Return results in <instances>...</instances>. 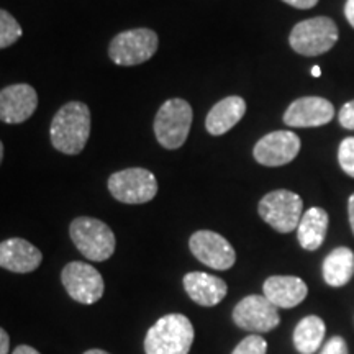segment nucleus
Returning a JSON list of instances; mask_svg holds the SVG:
<instances>
[{
	"mask_svg": "<svg viewBox=\"0 0 354 354\" xmlns=\"http://www.w3.org/2000/svg\"><path fill=\"white\" fill-rule=\"evenodd\" d=\"M50 135L57 151L76 156L91 136V110L77 100L63 105L53 118Z\"/></svg>",
	"mask_w": 354,
	"mask_h": 354,
	"instance_id": "nucleus-1",
	"label": "nucleus"
},
{
	"mask_svg": "<svg viewBox=\"0 0 354 354\" xmlns=\"http://www.w3.org/2000/svg\"><path fill=\"white\" fill-rule=\"evenodd\" d=\"M192 322L183 313H169L161 317L148 330L145 338L146 354H189L192 348Z\"/></svg>",
	"mask_w": 354,
	"mask_h": 354,
	"instance_id": "nucleus-2",
	"label": "nucleus"
},
{
	"mask_svg": "<svg viewBox=\"0 0 354 354\" xmlns=\"http://www.w3.org/2000/svg\"><path fill=\"white\" fill-rule=\"evenodd\" d=\"M71 240L82 256L88 261H107L115 253V234L107 223L91 218V216H79L69 227Z\"/></svg>",
	"mask_w": 354,
	"mask_h": 354,
	"instance_id": "nucleus-3",
	"label": "nucleus"
},
{
	"mask_svg": "<svg viewBox=\"0 0 354 354\" xmlns=\"http://www.w3.org/2000/svg\"><path fill=\"white\" fill-rule=\"evenodd\" d=\"M192 107L187 100L169 99L161 105L154 118V135L166 149L180 148L192 127Z\"/></svg>",
	"mask_w": 354,
	"mask_h": 354,
	"instance_id": "nucleus-4",
	"label": "nucleus"
},
{
	"mask_svg": "<svg viewBox=\"0 0 354 354\" xmlns=\"http://www.w3.org/2000/svg\"><path fill=\"white\" fill-rule=\"evenodd\" d=\"M338 26L330 17H315L300 21L292 28L289 43L302 56H320L328 53L338 41Z\"/></svg>",
	"mask_w": 354,
	"mask_h": 354,
	"instance_id": "nucleus-5",
	"label": "nucleus"
},
{
	"mask_svg": "<svg viewBox=\"0 0 354 354\" xmlns=\"http://www.w3.org/2000/svg\"><path fill=\"white\" fill-rule=\"evenodd\" d=\"M302 209L304 202L300 196L286 189L266 194L258 205L261 218L279 233H290L297 230L302 218Z\"/></svg>",
	"mask_w": 354,
	"mask_h": 354,
	"instance_id": "nucleus-6",
	"label": "nucleus"
},
{
	"mask_svg": "<svg viewBox=\"0 0 354 354\" xmlns=\"http://www.w3.org/2000/svg\"><path fill=\"white\" fill-rule=\"evenodd\" d=\"M158 35L149 28L122 32L110 41L109 56L118 66H138L149 61L158 51Z\"/></svg>",
	"mask_w": 354,
	"mask_h": 354,
	"instance_id": "nucleus-7",
	"label": "nucleus"
},
{
	"mask_svg": "<svg viewBox=\"0 0 354 354\" xmlns=\"http://www.w3.org/2000/svg\"><path fill=\"white\" fill-rule=\"evenodd\" d=\"M109 190L118 202L138 205L156 197L158 183L151 171L143 167H130L110 176Z\"/></svg>",
	"mask_w": 354,
	"mask_h": 354,
	"instance_id": "nucleus-8",
	"label": "nucleus"
},
{
	"mask_svg": "<svg viewBox=\"0 0 354 354\" xmlns=\"http://www.w3.org/2000/svg\"><path fill=\"white\" fill-rule=\"evenodd\" d=\"M61 281L69 297L84 305L95 304L102 299L105 290L102 274L94 266L81 263V261L66 264L61 272Z\"/></svg>",
	"mask_w": 354,
	"mask_h": 354,
	"instance_id": "nucleus-9",
	"label": "nucleus"
},
{
	"mask_svg": "<svg viewBox=\"0 0 354 354\" xmlns=\"http://www.w3.org/2000/svg\"><path fill=\"white\" fill-rule=\"evenodd\" d=\"M233 322L241 330L268 333L281 323L279 310L264 295H248L233 308Z\"/></svg>",
	"mask_w": 354,
	"mask_h": 354,
	"instance_id": "nucleus-10",
	"label": "nucleus"
},
{
	"mask_svg": "<svg viewBox=\"0 0 354 354\" xmlns=\"http://www.w3.org/2000/svg\"><path fill=\"white\" fill-rule=\"evenodd\" d=\"M189 248L202 264L216 271H227L233 268L236 261V253L227 238L210 230H201L194 233L189 240Z\"/></svg>",
	"mask_w": 354,
	"mask_h": 354,
	"instance_id": "nucleus-11",
	"label": "nucleus"
},
{
	"mask_svg": "<svg viewBox=\"0 0 354 354\" xmlns=\"http://www.w3.org/2000/svg\"><path fill=\"white\" fill-rule=\"evenodd\" d=\"M300 138L294 131L279 130L266 135L256 143L253 156L261 166L279 167L289 165L300 153Z\"/></svg>",
	"mask_w": 354,
	"mask_h": 354,
	"instance_id": "nucleus-12",
	"label": "nucleus"
},
{
	"mask_svg": "<svg viewBox=\"0 0 354 354\" xmlns=\"http://www.w3.org/2000/svg\"><path fill=\"white\" fill-rule=\"evenodd\" d=\"M37 107L38 94L28 84H13L0 91V122L8 125L24 123Z\"/></svg>",
	"mask_w": 354,
	"mask_h": 354,
	"instance_id": "nucleus-13",
	"label": "nucleus"
},
{
	"mask_svg": "<svg viewBox=\"0 0 354 354\" xmlns=\"http://www.w3.org/2000/svg\"><path fill=\"white\" fill-rule=\"evenodd\" d=\"M335 117V107L323 97H300L287 107L284 123L294 128H315L330 123Z\"/></svg>",
	"mask_w": 354,
	"mask_h": 354,
	"instance_id": "nucleus-14",
	"label": "nucleus"
},
{
	"mask_svg": "<svg viewBox=\"0 0 354 354\" xmlns=\"http://www.w3.org/2000/svg\"><path fill=\"white\" fill-rule=\"evenodd\" d=\"M41 251L24 238H10L0 243V268L10 272L28 274L39 268Z\"/></svg>",
	"mask_w": 354,
	"mask_h": 354,
	"instance_id": "nucleus-15",
	"label": "nucleus"
},
{
	"mask_svg": "<svg viewBox=\"0 0 354 354\" xmlns=\"http://www.w3.org/2000/svg\"><path fill=\"white\" fill-rule=\"evenodd\" d=\"M264 297L277 308H294L307 297L308 287L300 277L295 276H272L266 279Z\"/></svg>",
	"mask_w": 354,
	"mask_h": 354,
	"instance_id": "nucleus-16",
	"label": "nucleus"
},
{
	"mask_svg": "<svg viewBox=\"0 0 354 354\" xmlns=\"http://www.w3.org/2000/svg\"><path fill=\"white\" fill-rule=\"evenodd\" d=\"M184 289L202 307H215L227 297L228 286L223 279L207 272H189L183 279Z\"/></svg>",
	"mask_w": 354,
	"mask_h": 354,
	"instance_id": "nucleus-17",
	"label": "nucleus"
},
{
	"mask_svg": "<svg viewBox=\"0 0 354 354\" xmlns=\"http://www.w3.org/2000/svg\"><path fill=\"white\" fill-rule=\"evenodd\" d=\"M246 102L238 95L227 97L215 104L205 118V128L210 135L220 136L232 130L245 117Z\"/></svg>",
	"mask_w": 354,
	"mask_h": 354,
	"instance_id": "nucleus-18",
	"label": "nucleus"
},
{
	"mask_svg": "<svg viewBox=\"0 0 354 354\" xmlns=\"http://www.w3.org/2000/svg\"><path fill=\"white\" fill-rule=\"evenodd\" d=\"M328 232V214L322 207H312L300 218L297 238L300 246L307 251H317L323 245Z\"/></svg>",
	"mask_w": 354,
	"mask_h": 354,
	"instance_id": "nucleus-19",
	"label": "nucleus"
},
{
	"mask_svg": "<svg viewBox=\"0 0 354 354\" xmlns=\"http://www.w3.org/2000/svg\"><path fill=\"white\" fill-rule=\"evenodd\" d=\"M354 276V253L346 246L335 248L323 261V279L331 287H343Z\"/></svg>",
	"mask_w": 354,
	"mask_h": 354,
	"instance_id": "nucleus-20",
	"label": "nucleus"
},
{
	"mask_svg": "<svg viewBox=\"0 0 354 354\" xmlns=\"http://www.w3.org/2000/svg\"><path fill=\"white\" fill-rule=\"evenodd\" d=\"M325 322L317 315H308L297 323L294 330V346L300 354H313L318 351L325 338Z\"/></svg>",
	"mask_w": 354,
	"mask_h": 354,
	"instance_id": "nucleus-21",
	"label": "nucleus"
},
{
	"mask_svg": "<svg viewBox=\"0 0 354 354\" xmlns=\"http://www.w3.org/2000/svg\"><path fill=\"white\" fill-rule=\"evenodd\" d=\"M21 35H24V32H21V26L15 20V17L0 8V50L19 41Z\"/></svg>",
	"mask_w": 354,
	"mask_h": 354,
	"instance_id": "nucleus-22",
	"label": "nucleus"
},
{
	"mask_svg": "<svg viewBox=\"0 0 354 354\" xmlns=\"http://www.w3.org/2000/svg\"><path fill=\"white\" fill-rule=\"evenodd\" d=\"M338 161L342 169L354 179V136H348L338 148Z\"/></svg>",
	"mask_w": 354,
	"mask_h": 354,
	"instance_id": "nucleus-23",
	"label": "nucleus"
},
{
	"mask_svg": "<svg viewBox=\"0 0 354 354\" xmlns=\"http://www.w3.org/2000/svg\"><path fill=\"white\" fill-rule=\"evenodd\" d=\"M268 353V343L259 335H250L238 343L232 354H266Z\"/></svg>",
	"mask_w": 354,
	"mask_h": 354,
	"instance_id": "nucleus-24",
	"label": "nucleus"
},
{
	"mask_svg": "<svg viewBox=\"0 0 354 354\" xmlns=\"http://www.w3.org/2000/svg\"><path fill=\"white\" fill-rule=\"evenodd\" d=\"M339 125L346 130H354V100H349L339 109L338 113Z\"/></svg>",
	"mask_w": 354,
	"mask_h": 354,
	"instance_id": "nucleus-25",
	"label": "nucleus"
},
{
	"mask_svg": "<svg viewBox=\"0 0 354 354\" xmlns=\"http://www.w3.org/2000/svg\"><path fill=\"white\" fill-rule=\"evenodd\" d=\"M320 354H349L348 344L342 336H333V338L328 339V343L323 346Z\"/></svg>",
	"mask_w": 354,
	"mask_h": 354,
	"instance_id": "nucleus-26",
	"label": "nucleus"
},
{
	"mask_svg": "<svg viewBox=\"0 0 354 354\" xmlns=\"http://www.w3.org/2000/svg\"><path fill=\"white\" fill-rule=\"evenodd\" d=\"M286 2L287 6L294 7V8H300V10H307V8L315 7L318 3V0H282Z\"/></svg>",
	"mask_w": 354,
	"mask_h": 354,
	"instance_id": "nucleus-27",
	"label": "nucleus"
},
{
	"mask_svg": "<svg viewBox=\"0 0 354 354\" xmlns=\"http://www.w3.org/2000/svg\"><path fill=\"white\" fill-rule=\"evenodd\" d=\"M8 349H10V338L6 330L0 328V354H8Z\"/></svg>",
	"mask_w": 354,
	"mask_h": 354,
	"instance_id": "nucleus-28",
	"label": "nucleus"
},
{
	"mask_svg": "<svg viewBox=\"0 0 354 354\" xmlns=\"http://www.w3.org/2000/svg\"><path fill=\"white\" fill-rule=\"evenodd\" d=\"M344 17L354 28V0H346V3H344Z\"/></svg>",
	"mask_w": 354,
	"mask_h": 354,
	"instance_id": "nucleus-29",
	"label": "nucleus"
},
{
	"mask_svg": "<svg viewBox=\"0 0 354 354\" xmlns=\"http://www.w3.org/2000/svg\"><path fill=\"white\" fill-rule=\"evenodd\" d=\"M348 215H349V225H351V230L354 233V194L348 201Z\"/></svg>",
	"mask_w": 354,
	"mask_h": 354,
	"instance_id": "nucleus-30",
	"label": "nucleus"
},
{
	"mask_svg": "<svg viewBox=\"0 0 354 354\" xmlns=\"http://www.w3.org/2000/svg\"><path fill=\"white\" fill-rule=\"evenodd\" d=\"M12 354H41V353H38L37 349L32 348V346H26V344H21V346L17 348Z\"/></svg>",
	"mask_w": 354,
	"mask_h": 354,
	"instance_id": "nucleus-31",
	"label": "nucleus"
},
{
	"mask_svg": "<svg viewBox=\"0 0 354 354\" xmlns=\"http://www.w3.org/2000/svg\"><path fill=\"white\" fill-rule=\"evenodd\" d=\"M312 76H313V77H320V76H322L320 66H313V68H312Z\"/></svg>",
	"mask_w": 354,
	"mask_h": 354,
	"instance_id": "nucleus-32",
	"label": "nucleus"
},
{
	"mask_svg": "<svg viewBox=\"0 0 354 354\" xmlns=\"http://www.w3.org/2000/svg\"><path fill=\"white\" fill-rule=\"evenodd\" d=\"M84 354H110V353L104 351V349H88V351H86Z\"/></svg>",
	"mask_w": 354,
	"mask_h": 354,
	"instance_id": "nucleus-33",
	"label": "nucleus"
},
{
	"mask_svg": "<svg viewBox=\"0 0 354 354\" xmlns=\"http://www.w3.org/2000/svg\"><path fill=\"white\" fill-rule=\"evenodd\" d=\"M2 159H3V143L0 141V165H2Z\"/></svg>",
	"mask_w": 354,
	"mask_h": 354,
	"instance_id": "nucleus-34",
	"label": "nucleus"
}]
</instances>
